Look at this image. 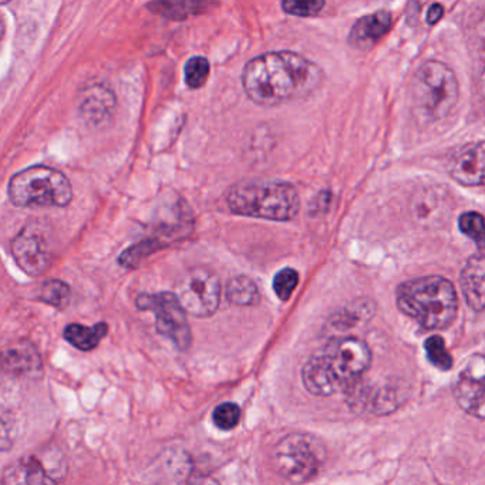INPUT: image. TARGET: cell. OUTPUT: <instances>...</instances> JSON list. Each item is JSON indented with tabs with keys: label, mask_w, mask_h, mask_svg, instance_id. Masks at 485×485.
Segmentation results:
<instances>
[{
	"label": "cell",
	"mask_w": 485,
	"mask_h": 485,
	"mask_svg": "<svg viewBox=\"0 0 485 485\" xmlns=\"http://www.w3.org/2000/svg\"><path fill=\"white\" fill-rule=\"evenodd\" d=\"M324 82V72L316 63L286 50L256 56L242 72L245 93L262 107L303 100L317 91Z\"/></svg>",
	"instance_id": "1"
},
{
	"label": "cell",
	"mask_w": 485,
	"mask_h": 485,
	"mask_svg": "<svg viewBox=\"0 0 485 485\" xmlns=\"http://www.w3.org/2000/svg\"><path fill=\"white\" fill-rule=\"evenodd\" d=\"M396 299L403 314L429 331L447 329L457 316V290L443 276H423L402 283Z\"/></svg>",
	"instance_id": "2"
},
{
	"label": "cell",
	"mask_w": 485,
	"mask_h": 485,
	"mask_svg": "<svg viewBox=\"0 0 485 485\" xmlns=\"http://www.w3.org/2000/svg\"><path fill=\"white\" fill-rule=\"evenodd\" d=\"M228 207L242 217L268 221H290L300 208L295 186L282 181H244L232 186Z\"/></svg>",
	"instance_id": "3"
},
{
	"label": "cell",
	"mask_w": 485,
	"mask_h": 485,
	"mask_svg": "<svg viewBox=\"0 0 485 485\" xmlns=\"http://www.w3.org/2000/svg\"><path fill=\"white\" fill-rule=\"evenodd\" d=\"M411 104L417 117L436 123L448 117L458 103L460 87L455 72L446 63L429 60L411 80Z\"/></svg>",
	"instance_id": "4"
},
{
	"label": "cell",
	"mask_w": 485,
	"mask_h": 485,
	"mask_svg": "<svg viewBox=\"0 0 485 485\" xmlns=\"http://www.w3.org/2000/svg\"><path fill=\"white\" fill-rule=\"evenodd\" d=\"M7 194L19 208H65L72 203L73 186L59 169L33 166L12 177Z\"/></svg>",
	"instance_id": "5"
},
{
	"label": "cell",
	"mask_w": 485,
	"mask_h": 485,
	"mask_svg": "<svg viewBox=\"0 0 485 485\" xmlns=\"http://www.w3.org/2000/svg\"><path fill=\"white\" fill-rule=\"evenodd\" d=\"M324 463V447L309 434H290L273 448V468L286 481L296 484L310 481L319 474Z\"/></svg>",
	"instance_id": "6"
},
{
	"label": "cell",
	"mask_w": 485,
	"mask_h": 485,
	"mask_svg": "<svg viewBox=\"0 0 485 485\" xmlns=\"http://www.w3.org/2000/svg\"><path fill=\"white\" fill-rule=\"evenodd\" d=\"M316 356L339 389L358 382L372 365V351L359 338L336 339Z\"/></svg>",
	"instance_id": "7"
},
{
	"label": "cell",
	"mask_w": 485,
	"mask_h": 485,
	"mask_svg": "<svg viewBox=\"0 0 485 485\" xmlns=\"http://www.w3.org/2000/svg\"><path fill=\"white\" fill-rule=\"evenodd\" d=\"M221 281L212 269L193 268L179 276L176 283L177 300L194 317H210L221 302Z\"/></svg>",
	"instance_id": "8"
},
{
	"label": "cell",
	"mask_w": 485,
	"mask_h": 485,
	"mask_svg": "<svg viewBox=\"0 0 485 485\" xmlns=\"http://www.w3.org/2000/svg\"><path fill=\"white\" fill-rule=\"evenodd\" d=\"M135 307L154 314L157 332L176 344L177 349L186 351L190 348L193 342L190 325L186 320V310L179 305L174 293H142L135 298Z\"/></svg>",
	"instance_id": "9"
},
{
	"label": "cell",
	"mask_w": 485,
	"mask_h": 485,
	"mask_svg": "<svg viewBox=\"0 0 485 485\" xmlns=\"http://www.w3.org/2000/svg\"><path fill=\"white\" fill-rule=\"evenodd\" d=\"M12 254L19 268L31 278L45 275L53 264V255L48 238L36 225L23 228L13 241Z\"/></svg>",
	"instance_id": "10"
},
{
	"label": "cell",
	"mask_w": 485,
	"mask_h": 485,
	"mask_svg": "<svg viewBox=\"0 0 485 485\" xmlns=\"http://www.w3.org/2000/svg\"><path fill=\"white\" fill-rule=\"evenodd\" d=\"M484 372V358L475 355L468 361L455 387L458 406L480 420L485 416Z\"/></svg>",
	"instance_id": "11"
},
{
	"label": "cell",
	"mask_w": 485,
	"mask_h": 485,
	"mask_svg": "<svg viewBox=\"0 0 485 485\" xmlns=\"http://www.w3.org/2000/svg\"><path fill=\"white\" fill-rule=\"evenodd\" d=\"M65 462L45 464V460L36 455L19 458L9 465L4 475V484H56L65 477Z\"/></svg>",
	"instance_id": "12"
},
{
	"label": "cell",
	"mask_w": 485,
	"mask_h": 485,
	"mask_svg": "<svg viewBox=\"0 0 485 485\" xmlns=\"http://www.w3.org/2000/svg\"><path fill=\"white\" fill-rule=\"evenodd\" d=\"M484 142L470 143L451 155L448 172L462 186H480L484 183Z\"/></svg>",
	"instance_id": "13"
},
{
	"label": "cell",
	"mask_w": 485,
	"mask_h": 485,
	"mask_svg": "<svg viewBox=\"0 0 485 485\" xmlns=\"http://www.w3.org/2000/svg\"><path fill=\"white\" fill-rule=\"evenodd\" d=\"M42 368L38 349L28 341L0 349V373L11 377L35 375Z\"/></svg>",
	"instance_id": "14"
},
{
	"label": "cell",
	"mask_w": 485,
	"mask_h": 485,
	"mask_svg": "<svg viewBox=\"0 0 485 485\" xmlns=\"http://www.w3.org/2000/svg\"><path fill=\"white\" fill-rule=\"evenodd\" d=\"M392 26L393 18L389 11H377L376 13L368 14L353 24L348 43L358 50H368L382 40Z\"/></svg>",
	"instance_id": "15"
},
{
	"label": "cell",
	"mask_w": 485,
	"mask_h": 485,
	"mask_svg": "<svg viewBox=\"0 0 485 485\" xmlns=\"http://www.w3.org/2000/svg\"><path fill=\"white\" fill-rule=\"evenodd\" d=\"M485 266L482 254L468 259L462 273V290L468 307L482 312L485 303Z\"/></svg>",
	"instance_id": "16"
},
{
	"label": "cell",
	"mask_w": 485,
	"mask_h": 485,
	"mask_svg": "<svg viewBox=\"0 0 485 485\" xmlns=\"http://www.w3.org/2000/svg\"><path fill=\"white\" fill-rule=\"evenodd\" d=\"M213 6L215 0H155L150 9L162 18L186 21L196 14L208 13Z\"/></svg>",
	"instance_id": "17"
},
{
	"label": "cell",
	"mask_w": 485,
	"mask_h": 485,
	"mask_svg": "<svg viewBox=\"0 0 485 485\" xmlns=\"http://www.w3.org/2000/svg\"><path fill=\"white\" fill-rule=\"evenodd\" d=\"M116 99L106 87L93 86L84 91L83 100L80 103V111L91 123H99L110 116Z\"/></svg>",
	"instance_id": "18"
},
{
	"label": "cell",
	"mask_w": 485,
	"mask_h": 485,
	"mask_svg": "<svg viewBox=\"0 0 485 485\" xmlns=\"http://www.w3.org/2000/svg\"><path fill=\"white\" fill-rule=\"evenodd\" d=\"M108 333V325L99 322L94 326H84V325L72 324L65 326L63 336L65 342H69L73 348L77 351H91L101 343Z\"/></svg>",
	"instance_id": "19"
},
{
	"label": "cell",
	"mask_w": 485,
	"mask_h": 485,
	"mask_svg": "<svg viewBox=\"0 0 485 485\" xmlns=\"http://www.w3.org/2000/svg\"><path fill=\"white\" fill-rule=\"evenodd\" d=\"M225 296L237 307H255L258 305L261 295L258 286L248 276H235L228 282Z\"/></svg>",
	"instance_id": "20"
},
{
	"label": "cell",
	"mask_w": 485,
	"mask_h": 485,
	"mask_svg": "<svg viewBox=\"0 0 485 485\" xmlns=\"http://www.w3.org/2000/svg\"><path fill=\"white\" fill-rule=\"evenodd\" d=\"M70 299H72L70 286L59 279L48 281L39 290V300H42L43 303L55 309L65 310L69 307Z\"/></svg>",
	"instance_id": "21"
},
{
	"label": "cell",
	"mask_w": 485,
	"mask_h": 485,
	"mask_svg": "<svg viewBox=\"0 0 485 485\" xmlns=\"http://www.w3.org/2000/svg\"><path fill=\"white\" fill-rule=\"evenodd\" d=\"M162 241L155 239V238H148L144 241H140L138 244L133 245L130 248L123 251L118 258V264L126 269L137 268L147 256L154 254L162 248Z\"/></svg>",
	"instance_id": "22"
},
{
	"label": "cell",
	"mask_w": 485,
	"mask_h": 485,
	"mask_svg": "<svg viewBox=\"0 0 485 485\" xmlns=\"http://www.w3.org/2000/svg\"><path fill=\"white\" fill-rule=\"evenodd\" d=\"M424 351H426L427 359L434 368L443 372H448L453 368V358L446 348V342L441 336L434 334L431 338L424 342Z\"/></svg>",
	"instance_id": "23"
},
{
	"label": "cell",
	"mask_w": 485,
	"mask_h": 485,
	"mask_svg": "<svg viewBox=\"0 0 485 485\" xmlns=\"http://www.w3.org/2000/svg\"><path fill=\"white\" fill-rule=\"evenodd\" d=\"M210 70L211 65L208 59H205L203 56L191 57L186 63V67H184V77H186V86L194 90L205 86L208 77H210Z\"/></svg>",
	"instance_id": "24"
},
{
	"label": "cell",
	"mask_w": 485,
	"mask_h": 485,
	"mask_svg": "<svg viewBox=\"0 0 485 485\" xmlns=\"http://www.w3.org/2000/svg\"><path fill=\"white\" fill-rule=\"evenodd\" d=\"M18 437V420L13 411L0 407V451L11 450Z\"/></svg>",
	"instance_id": "25"
},
{
	"label": "cell",
	"mask_w": 485,
	"mask_h": 485,
	"mask_svg": "<svg viewBox=\"0 0 485 485\" xmlns=\"http://www.w3.org/2000/svg\"><path fill=\"white\" fill-rule=\"evenodd\" d=\"M241 409L235 403H222L212 411V421L220 430L230 431L239 424Z\"/></svg>",
	"instance_id": "26"
},
{
	"label": "cell",
	"mask_w": 485,
	"mask_h": 485,
	"mask_svg": "<svg viewBox=\"0 0 485 485\" xmlns=\"http://www.w3.org/2000/svg\"><path fill=\"white\" fill-rule=\"evenodd\" d=\"M299 283V273L293 268H283L273 278V290L282 302H288Z\"/></svg>",
	"instance_id": "27"
},
{
	"label": "cell",
	"mask_w": 485,
	"mask_h": 485,
	"mask_svg": "<svg viewBox=\"0 0 485 485\" xmlns=\"http://www.w3.org/2000/svg\"><path fill=\"white\" fill-rule=\"evenodd\" d=\"M326 4V0H282L285 13L298 18H314Z\"/></svg>",
	"instance_id": "28"
},
{
	"label": "cell",
	"mask_w": 485,
	"mask_h": 485,
	"mask_svg": "<svg viewBox=\"0 0 485 485\" xmlns=\"http://www.w3.org/2000/svg\"><path fill=\"white\" fill-rule=\"evenodd\" d=\"M458 227L463 234L482 245V241H484V217L481 213L472 212V211L463 213L458 220Z\"/></svg>",
	"instance_id": "29"
},
{
	"label": "cell",
	"mask_w": 485,
	"mask_h": 485,
	"mask_svg": "<svg viewBox=\"0 0 485 485\" xmlns=\"http://www.w3.org/2000/svg\"><path fill=\"white\" fill-rule=\"evenodd\" d=\"M444 7L441 4H436L429 9V13H427V23L434 24L437 23L441 18H443Z\"/></svg>",
	"instance_id": "30"
},
{
	"label": "cell",
	"mask_w": 485,
	"mask_h": 485,
	"mask_svg": "<svg viewBox=\"0 0 485 485\" xmlns=\"http://www.w3.org/2000/svg\"><path fill=\"white\" fill-rule=\"evenodd\" d=\"M4 19H2V16H0V40H2V38H4Z\"/></svg>",
	"instance_id": "31"
},
{
	"label": "cell",
	"mask_w": 485,
	"mask_h": 485,
	"mask_svg": "<svg viewBox=\"0 0 485 485\" xmlns=\"http://www.w3.org/2000/svg\"><path fill=\"white\" fill-rule=\"evenodd\" d=\"M9 2H11V0H0V4H9Z\"/></svg>",
	"instance_id": "32"
}]
</instances>
